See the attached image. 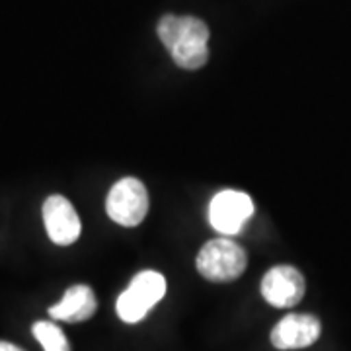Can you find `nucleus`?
I'll return each instance as SVG.
<instances>
[{
	"mask_svg": "<svg viewBox=\"0 0 351 351\" xmlns=\"http://www.w3.org/2000/svg\"><path fill=\"white\" fill-rule=\"evenodd\" d=\"M156 32L180 69L197 71L209 61V27L199 18L166 14L158 22Z\"/></svg>",
	"mask_w": 351,
	"mask_h": 351,
	"instance_id": "1",
	"label": "nucleus"
},
{
	"mask_svg": "<svg viewBox=\"0 0 351 351\" xmlns=\"http://www.w3.org/2000/svg\"><path fill=\"white\" fill-rule=\"evenodd\" d=\"M197 271L201 277L213 283H228L239 279L246 265V250L230 239L209 240L197 254Z\"/></svg>",
	"mask_w": 351,
	"mask_h": 351,
	"instance_id": "2",
	"label": "nucleus"
},
{
	"mask_svg": "<svg viewBox=\"0 0 351 351\" xmlns=\"http://www.w3.org/2000/svg\"><path fill=\"white\" fill-rule=\"evenodd\" d=\"M166 295V277L158 271H141L133 277L131 285L119 295L115 311L125 324L141 322L154 304Z\"/></svg>",
	"mask_w": 351,
	"mask_h": 351,
	"instance_id": "3",
	"label": "nucleus"
},
{
	"mask_svg": "<svg viewBox=\"0 0 351 351\" xmlns=\"http://www.w3.org/2000/svg\"><path fill=\"white\" fill-rule=\"evenodd\" d=\"M106 213L121 226H137L149 213V193L137 178H121L108 193Z\"/></svg>",
	"mask_w": 351,
	"mask_h": 351,
	"instance_id": "4",
	"label": "nucleus"
},
{
	"mask_svg": "<svg viewBox=\"0 0 351 351\" xmlns=\"http://www.w3.org/2000/svg\"><path fill=\"white\" fill-rule=\"evenodd\" d=\"M254 215V201L239 189L219 191L209 205V223L219 234L234 237Z\"/></svg>",
	"mask_w": 351,
	"mask_h": 351,
	"instance_id": "5",
	"label": "nucleus"
},
{
	"mask_svg": "<svg viewBox=\"0 0 351 351\" xmlns=\"http://www.w3.org/2000/svg\"><path fill=\"white\" fill-rule=\"evenodd\" d=\"M304 277L293 265H276L262 279V297L276 308H291L304 297Z\"/></svg>",
	"mask_w": 351,
	"mask_h": 351,
	"instance_id": "6",
	"label": "nucleus"
},
{
	"mask_svg": "<svg viewBox=\"0 0 351 351\" xmlns=\"http://www.w3.org/2000/svg\"><path fill=\"white\" fill-rule=\"evenodd\" d=\"M43 223L49 239L57 246H71L80 239L82 223L73 203L63 195H51L43 203Z\"/></svg>",
	"mask_w": 351,
	"mask_h": 351,
	"instance_id": "7",
	"label": "nucleus"
},
{
	"mask_svg": "<svg viewBox=\"0 0 351 351\" xmlns=\"http://www.w3.org/2000/svg\"><path fill=\"white\" fill-rule=\"evenodd\" d=\"M320 332V320L313 314H287L277 322L269 338L276 350H304L318 341Z\"/></svg>",
	"mask_w": 351,
	"mask_h": 351,
	"instance_id": "8",
	"label": "nucleus"
},
{
	"mask_svg": "<svg viewBox=\"0 0 351 351\" xmlns=\"http://www.w3.org/2000/svg\"><path fill=\"white\" fill-rule=\"evenodd\" d=\"M98 311V301L94 291L88 285H73L63 295V299L49 308V316L63 322H86Z\"/></svg>",
	"mask_w": 351,
	"mask_h": 351,
	"instance_id": "9",
	"label": "nucleus"
},
{
	"mask_svg": "<svg viewBox=\"0 0 351 351\" xmlns=\"http://www.w3.org/2000/svg\"><path fill=\"white\" fill-rule=\"evenodd\" d=\"M32 332L45 351H71V343L64 336V332L53 322L39 320L34 324Z\"/></svg>",
	"mask_w": 351,
	"mask_h": 351,
	"instance_id": "10",
	"label": "nucleus"
},
{
	"mask_svg": "<svg viewBox=\"0 0 351 351\" xmlns=\"http://www.w3.org/2000/svg\"><path fill=\"white\" fill-rule=\"evenodd\" d=\"M0 351H24L22 348L14 346L10 341H0Z\"/></svg>",
	"mask_w": 351,
	"mask_h": 351,
	"instance_id": "11",
	"label": "nucleus"
}]
</instances>
